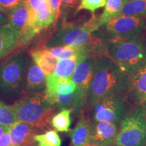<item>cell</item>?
Masks as SVG:
<instances>
[{"instance_id":"obj_17","label":"cell","mask_w":146,"mask_h":146,"mask_svg":"<svg viewBox=\"0 0 146 146\" xmlns=\"http://www.w3.org/2000/svg\"><path fill=\"white\" fill-rule=\"evenodd\" d=\"M47 49L50 54L58 60L80 59L82 58L91 56L87 50L82 47L63 45L49 48L47 47Z\"/></svg>"},{"instance_id":"obj_10","label":"cell","mask_w":146,"mask_h":146,"mask_svg":"<svg viewBox=\"0 0 146 146\" xmlns=\"http://www.w3.org/2000/svg\"><path fill=\"white\" fill-rule=\"evenodd\" d=\"M129 78L127 102L134 109L146 103V64Z\"/></svg>"},{"instance_id":"obj_8","label":"cell","mask_w":146,"mask_h":146,"mask_svg":"<svg viewBox=\"0 0 146 146\" xmlns=\"http://www.w3.org/2000/svg\"><path fill=\"white\" fill-rule=\"evenodd\" d=\"M127 105V100L118 96L102 98L92 106L94 121L120 123L129 113Z\"/></svg>"},{"instance_id":"obj_35","label":"cell","mask_w":146,"mask_h":146,"mask_svg":"<svg viewBox=\"0 0 146 146\" xmlns=\"http://www.w3.org/2000/svg\"><path fill=\"white\" fill-rule=\"evenodd\" d=\"M144 146H146V141L145 142V144H144Z\"/></svg>"},{"instance_id":"obj_7","label":"cell","mask_w":146,"mask_h":146,"mask_svg":"<svg viewBox=\"0 0 146 146\" xmlns=\"http://www.w3.org/2000/svg\"><path fill=\"white\" fill-rule=\"evenodd\" d=\"M104 25L112 39L138 40L146 35V16H116Z\"/></svg>"},{"instance_id":"obj_37","label":"cell","mask_w":146,"mask_h":146,"mask_svg":"<svg viewBox=\"0 0 146 146\" xmlns=\"http://www.w3.org/2000/svg\"><path fill=\"white\" fill-rule=\"evenodd\" d=\"M76 1H78V0H76Z\"/></svg>"},{"instance_id":"obj_4","label":"cell","mask_w":146,"mask_h":146,"mask_svg":"<svg viewBox=\"0 0 146 146\" xmlns=\"http://www.w3.org/2000/svg\"><path fill=\"white\" fill-rule=\"evenodd\" d=\"M12 107L17 121L30 124L42 131L49 128L56 108L47 101L44 94L37 92L25 95Z\"/></svg>"},{"instance_id":"obj_6","label":"cell","mask_w":146,"mask_h":146,"mask_svg":"<svg viewBox=\"0 0 146 146\" xmlns=\"http://www.w3.org/2000/svg\"><path fill=\"white\" fill-rule=\"evenodd\" d=\"M27 54L22 52L0 65V93L14 96L21 92L27 68Z\"/></svg>"},{"instance_id":"obj_31","label":"cell","mask_w":146,"mask_h":146,"mask_svg":"<svg viewBox=\"0 0 146 146\" xmlns=\"http://www.w3.org/2000/svg\"><path fill=\"white\" fill-rule=\"evenodd\" d=\"M62 6L63 8H64L65 7L70 6V5H74L77 3L76 0H62Z\"/></svg>"},{"instance_id":"obj_19","label":"cell","mask_w":146,"mask_h":146,"mask_svg":"<svg viewBox=\"0 0 146 146\" xmlns=\"http://www.w3.org/2000/svg\"><path fill=\"white\" fill-rule=\"evenodd\" d=\"M126 1V0H107L103 13L95 20V26L97 30L111 19L116 17Z\"/></svg>"},{"instance_id":"obj_32","label":"cell","mask_w":146,"mask_h":146,"mask_svg":"<svg viewBox=\"0 0 146 146\" xmlns=\"http://www.w3.org/2000/svg\"><path fill=\"white\" fill-rule=\"evenodd\" d=\"M11 127H7L2 125H0V137H1L5 133L10 131Z\"/></svg>"},{"instance_id":"obj_33","label":"cell","mask_w":146,"mask_h":146,"mask_svg":"<svg viewBox=\"0 0 146 146\" xmlns=\"http://www.w3.org/2000/svg\"><path fill=\"white\" fill-rule=\"evenodd\" d=\"M85 146H100L99 145H98V144H96V143H89L85 145Z\"/></svg>"},{"instance_id":"obj_28","label":"cell","mask_w":146,"mask_h":146,"mask_svg":"<svg viewBox=\"0 0 146 146\" xmlns=\"http://www.w3.org/2000/svg\"><path fill=\"white\" fill-rule=\"evenodd\" d=\"M47 1L48 2L49 8L51 12L58 18L60 15V7L62 5V0H47Z\"/></svg>"},{"instance_id":"obj_3","label":"cell","mask_w":146,"mask_h":146,"mask_svg":"<svg viewBox=\"0 0 146 146\" xmlns=\"http://www.w3.org/2000/svg\"><path fill=\"white\" fill-rule=\"evenodd\" d=\"M105 55L131 77L146 64V42L143 38L138 40L112 39L107 42Z\"/></svg>"},{"instance_id":"obj_18","label":"cell","mask_w":146,"mask_h":146,"mask_svg":"<svg viewBox=\"0 0 146 146\" xmlns=\"http://www.w3.org/2000/svg\"><path fill=\"white\" fill-rule=\"evenodd\" d=\"M7 15L9 25L16 30L21 31L26 26L29 20V8L25 0L12 9Z\"/></svg>"},{"instance_id":"obj_22","label":"cell","mask_w":146,"mask_h":146,"mask_svg":"<svg viewBox=\"0 0 146 146\" xmlns=\"http://www.w3.org/2000/svg\"><path fill=\"white\" fill-rule=\"evenodd\" d=\"M78 59L58 60L54 74L62 78H70L74 72Z\"/></svg>"},{"instance_id":"obj_15","label":"cell","mask_w":146,"mask_h":146,"mask_svg":"<svg viewBox=\"0 0 146 146\" xmlns=\"http://www.w3.org/2000/svg\"><path fill=\"white\" fill-rule=\"evenodd\" d=\"M29 54L36 64L43 71L45 76L54 72L58 60L54 57L47 48L31 50Z\"/></svg>"},{"instance_id":"obj_16","label":"cell","mask_w":146,"mask_h":146,"mask_svg":"<svg viewBox=\"0 0 146 146\" xmlns=\"http://www.w3.org/2000/svg\"><path fill=\"white\" fill-rule=\"evenodd\" d=\"M19 36L20 32L8 23L0 27V60L16 46Z\"/></svg>"},{"instance_id":"obj_26","label":"cell","mask_w":146,"mask_h":146,"mask_svg":"<svg viewBox=\"0 0 146 146\" xmlns=\"http://www.w3.org/2000/svg\"><path fill=\"white\" fill-rule=\"evenodd\" d=\"M29 10L41 12L50 9L47 0H25Z\"/></svg>"},{"instance_id":"obj_34","label":"cell","mask_w":146,"mask_h":146,"mask_svg":"<svg viewBox=\"0 0 146 146\" xmlns=\"http://www.w3.org/2000/svg\"><path fill=\"white\" fill-rule=\"evenodd\" d=\"M112 146H120V145H117V144H116V143H114Z\"/></svg>"},{"instance_id":"obj_29","label":"cell","mask_w":146,"mask_h":146,"mask_svg":"<svg viewBox=\"0 0 146 146\" xmlns=\"http://www.w3.org/2000/svg\"><path fill=\"white\" fill-rule=\"evenodd\" d=\"M0 146H12V137L10 131L5 133L0 137Z\"/></svg>"},{"instance_id":"obj_24","label":"cell","mask_w":146,"mask_h":146,"mask_svg":"<svg viewBox=\"0 0 146 146\" xmlns=\"http://www.w3.org/2000/svg\"><path fill=\"white\" fill-rule=\"evenodd\" d=\"M17 122L12 106L5 104L0 101V125L12 127Z\"/></svg>"},{"instance_id":"obj_11","label":"cell","mask_w":146,"mask_h":146,"mask_svg":"<svg viewBox=\"0 0 146 146\" xmlns=\"http://www.w3.org/2000/svg\"><path fill=\"white\" fill-rule=\"evenodd\" d=\"M118 132L116 123L94 121L90 143L100 146H112L115 143Z\"/></svg>"},{"instance_id":"obj_30","label":"cell","mask_w":146,"mask_h":146,"mask_svg":"<svg viewBox=\"0 0 146 146\" xmlns=\"http://www.w3.org/2000/svg\"><path fill=\"white\" fill-rule=\"evenodd\" d=\"M8 23V15L4 12L0 10V27H3V25H6Z\"/></svg>"},{"instance_id":"obj_25","label":"cell","mask_w":146,"mask_h":146,"mask_svg":"<svg viewBox=\"0 0 146 146\" xmlns=\"http://www.w3.org/2000/svg\"><path fill=\"white\" fill-rule=\"evenodd\" d=\"M106 1L107 0H81L77 11L86 10L94 12L98 9L104 7Z\"/></svg>"},{"instance_id":"obj_23","label":"cell","mask_w":146,"mask_h":146,"mask_svg":"<svg viewBox=\"0 0 146 146\" xmlns=\"http://www.w3.org/2000/svg\"><path fill=\"white\" fill-rule=\"evenodd\" d=\"M34 141L37 143V146H61L62 143L59 135L54 130L35 135Z\"/></svg>"},{"instance_id":"obj_14","label":"cell","mask_w":146,"mask_h":146,"mask_svg":"<svg viewBox=\"0 0 146 146\" xmlns=\"http://www.w3.org/2000/svg\"><path fill=\"white\" fill-rule=\"evenodd\" d=\"M93 123L87 118H82L76 124V127L70 131L72 146H85L90 143Z\"/></svg>"},{"instance_id":"obj_5","label":"cell","mask_w":146,"mask_h":146,"mask_svg":"<svg viewBox=\"0 0 146 146\" xmlns=\"http://www.w3.org/2000/svg\"><path fill=\"white\" fill-rule=\"evenodd\" d=\"M146 141L145 105L133 109L120 123L115 143L120 146H144Z\"/></svg>"},{"instance_id":"obj_38","label":"cell","mask_w":146,"mask_h":146,"mask_svg":"<svg viewBox=\"0 0 146 146\" xmlns=\"http://www.w3.org/2000/svg\"><path fill=\"white\" fill-rule=\"evenodd\" d=\"M126 1H128V0H126Z\"/></svg>"},{"instance_id":"obj_20","label":"cell","mask_w":146,"mask_h":146,"mask_svg":"<svg viewBox=\"0 0 146 146\" xmlns=\"http://www.w3.org/2000/svg\"><path fill=\"white\" fill-rule=\"evenodd\" d=\"M146 16V0H128L117 16Z\"/></svg>"},{"instance_id":"obj_2","label":"cell","mask_w":146,"mask_h":146,"mask_svg":"<svg viewBox=\"0 0 146 146\" xmlns=\"http://www.w3.org/2000/svg\"><path fill=\"white\" fill-rule=\"evenodd\" d=\"M96 31L91 20L80 27L66 25L53 36L47 47L63 45L82 47L87 50L91 56L99 57L105 55L108 41H104L103 36L93 33Z\"/></svg>"},{"instance_id":"obj_13","label":"cell","mask_w":146,"mask_h":146,"mask_svg":"<svg viewBox=\"0 0 146 146\" xmlns=\"http://www.w3.org/2000/svg\"><path fill=\"white\" fill-rule=\"evenodd\" d=\"M45 73L33 60L29 62L26 72L25 90L29 93H36L45 88Z\"/></svg>"},{"instance_id":"obj_9","label":"cell","mask_w":146,"mask_h":146,"mask_svg":"<svg viewBox=\"0 0 146 146\" xmlns=\"http://www.w3.org/2000/svg\"><path fill=\"white\" fill-rule=\"evenodd\" d=\"M98 57H85L78 59L71 79L76 88L83 94L88 96L89 87L94 76Z\"/></svg>"},{"instance_id":"obj_27","label":"cell","mask_w":146,"mask_h":146,"mask_svg":"<svg viewBox=\"0 0 146 146\" xmlns=\"http://www.w3.org/2000/svg\"><path fill=\"white\" fill-rule=\"evenodd\" d=\"M24 0H0V10L8 14Z\"/></svg>"},{"instance_id":"obj_36","label":"cell","mask_w":146,"mask_h":146,"mask_svg":"<svg viewBox=\"0 0 146 146\" xmlns=\"http://www.w3.org/2000/svg\"><path fill=\"white\" fill-rule=\"evenodd\" d=\"M144 105H145V110H146V103H145V104H144Z\"/></svg>"},{"instance_id":"obj_1","label":"cell","mask_w":146,"mask_h":146,"mask_svg":"<svg viewBox=\"0 0 146 146\" xmlns=\"http://www.w3.org/2000/svg\"><path fill=\"white\" fill-rule=\"evenodd\" d=\"M130 78L106 55L98 57L87 103L92 106L102 98L118 96L127 100Z\"/></svg>"},{"instance_id":"obj_21","label":"cell","mask_w":146,"mask_h":146,"mask_svg":"<svg viewBox=\"0 0 146 146\" xmlns=\"http://www.w3.org/2000/svg\"><path fill=\"white\" fill-rule=\"evenodd\" d=\"M72 111L70 109H63L53 116L51 120V125L56 131L60 132L70 131L71 125L70 114Z\"/></svg>"},{"instance_id":"obj_12","label":"cell","mask_w":146,"mask_h":146,"mask_svg":"<svg viewBox=\"0 0 146 146\" xmlns=\"http://www.w3.org/2000/svg\"><path fill=\"white\" fill-rule=\"evenodd\" d=\"M37 129L28 123L17 121L11 127L12 146H33Z\"/></svg>"}]
</instances>
